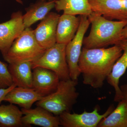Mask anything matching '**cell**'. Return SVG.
Segmentation results:
<instances>
[{
	"label": "cell",
	"instance_id": "6da1fadb",
	"mask_svg": "<svg viewBox=\"0 0 127 127\" xmlns=\"http://www.w3.org/2000/svg\"><path fill=\"white\" fill-rule=\"evenodd\" d=\"M123 53L119 45L108 48L83 47L78 65L83 84L94 89L101 88Z\"/></svg>",
	"mask_w": 127,
	"mask_h": 127
},
{
	"label": "cell",
	"instance_id": "7a4b0ae2",
	"mask_svg": "<svg viewBox=\"0 0 127 127\" xmlns=\"http://www.w3.org/2000/svg\"><path fill=\"white\" fill-rule=\"evenodd\" d=\"M88 17L91 28L88 35L83 39V47L92 49L119 45L127 21L110 20L93 11Z\"/></svg>",
	"mask_w": 127,
	"mask_h": 127
},
{
	"label": "cell",
	"instance_id": "3957f363",
	"mask_svg": "<svg viewBox=\"0 0 127 127\" xmlns=\"http://www.w3.org/2000/svg\"><path fill=\"white\" fill-rule=\"evenodd\" d=\"M78 83V81L71 79L60 80L56 90L37 102V106L43 108L55 116L70 112L79 96Z\"/></svg>",
	"mask_w": 127,
	"mask_h": 127
},
{
	"label": "cell",
	"instance_id": "277c9868",
	"mask_svg": "<svg viewBox=\"0 0 127 127\" xmlns=\"http://www.w3.org/2000/svg\"><path fill=\"white\" fill-rule=\"evenodd\" d=\"M46 50L37 43L33 30L28 28L15 40L3 58L9 64L33 62L41 57Z\"/></svg>",
	"mask_w": 127,
	"mask_h": 127
},
{
	"label": "cell",
	"instance_id": "5b68a950",
	"mask_svg": "<svg viewBox=\"0 0 127 127\" xmlns=\"http://www.w3.org/2000/svg\"><path fill=\"white\" fill-rule=\"evenodd\" d=\"M65 44L56 43L32 63V69L37 67L47 68L56 73L60 80L71 79L66 55Z\"/></svg>",
	"mask_w": 127,
	"mask_h": 127
},
{
	"label": "cell",
	"instance_id": "8992f818",
	"mask_svg": "<svg viewBox=\"0 0 127 127\" xmlns=\"http://www.w3.org/2000/svg\"><path fill=\"white\" fill-rule=\"evenodd\" d=\"M90 25L87 16L80 15L79 28L75 36L67 44L66 55L70 72V77L78 81L81 73L78 63L82 50L84 35Z\"/></svg>",
	"mask_w": 127,
	"mask_h": 127
},
{
	"label": "cell",
	"instance_id": "52a82bcc",
	"mask_svg": "<svg viewBox=\"0 0 127 127\" xmlns=\"http://www.w3.org/2000/svg\"><path fill=\"white\" fill-rule=\"evenodd\" d=\"M115 108L113 104L103 114L98 113L96 107L92 112L84 110L81 114L65 112L59 115L60 125L64 127H97L100 122L108 116Z\"/></svg>",
	"mask_w": 127,
	"mask_h": 127
},
{
	"label": "cell",
	"instance_id": "ba28073f",
	"mask_svg": "<svg viewBox=\"0 0 127 127\" xmlns=\"http://www.w3.org/2000/svg\"><path fill=\"white\" fill-rule=\"evenodd\" d=\"M25 29L23 14L20 11L13 12L10 20L0 23V51L3 57Z\"/></svg>",
	"mask_w": 127,
	"mask_h": 127
},
{
	"label": "cell",
	"instance_id": "9c48e42d",
	"mask_svg": "<svg viewBox=\"0 0 127 127\" xmlns=\"http://www.w3.org/2000/svg\"><path fill=\"white\" fill-rule=\"evenodd\" d=\"M60 16L56 12H50L33 30L34 36L37 43L46 50L57 42V28Z\"/></svg>",
	"mask_w": 127,
	"mask_h": 127
},
{
	"label": "cell",
	"instance_id": "30bf717a",
	"mask_svg": "<svg viewBox=\"0 0 127 127\" xmlns=\"http://www.w3.org/2000/svg\"><path fill=\"white\" fill-rule=\"evenodd\" d=\"M93 11L110 20L127 21V10L123 0H89Z\"/></svg>",
	"mask_w": 127,
	"mask_h": 127
},
{
	"label": "cell",
	"instance_id": "8fae6325",
	"mask_svg": "<svg viewBox=\"0 0 127 127\" xmlns=\"http://www.w3.org/2000/svg\"><path fill=\"white\" fill-rule=\"evenodd\" d=\"M32 88L45 96L56 90L60 79L56 73L47 68L37 67L32 69Z\"/></svg>",
	"mask_w": 127,
	"mask_h": 127
},
{
	"label": "cell",
	"instance_id": "7c38bea8",
	"mask_svg": "<svg viewBox=\"0 0 127 127\" xmlns=\"http://www.w3.org/2000/svg\"><path fill=\"white\" fill-rule=\"evenodd\" d=\"M23 116L22 122L24 127L31 125L43 127H58L60 126L59 116H54L51 113L41 107L34 109H21Z\"/></svg>",
	"mask_w": 127,
	"mask_h": 127
},
{
	"label": "cell",
	"instance_id": "4fadbf2b",
	"mask_svg": "<svg viewBox=\"0 0 127 127\" xmlns=\"http://www.w3.org/2000/svg\"><path fill=\"white\" fill-rule=\"evenodd\" d=\"M118 45L123 50V53L114 66L112 72L106 80L114 89L115 95L114 101L119 102L123 99L122 91L119 87L120 78L124 74L127 68V38L121 40Z\"/></svg>",
	"mask_w": 127,
	"mask_h": 127
},
{
	"label": "cell",
	"instance_id": "5bb4252c",
	"mask_svg": "<svg viewBox=\"0 0 127 127\" xmlns=\"http://www.w3.org/2000/svg\"><path fill=\"white\" fill-rule=\"evenodd\" d=\"M80 16L63 14L59 17L57 28V43L66 45L75 36L79 28Z\"/></svg>",
	"mask_w": 127,
	"mask_h": 127
},
{
	"label": "cell",
	"instance_id": "9a60e30c",
	"mask_svg": "<svg viewBox=\"0 0 127 127\" xmlns=\"http://www.w3.org/2000/svg\"><path fill=\"white\" fill-rule=\"evenodd\" d=\"M43 97L32 88L16 86L8 93L3 101L28 109L31 108L34 103Z\"/></svg>",
	"mask_w": 127,
	"mask_h": 127
},
{
	"label": "cell",
	"instance_id": "2e32d148",
	"mask_svg": "<svg viewBox=\"0 0 127 127\" xmlns=\"http://www.w3.org/2000/svg\"><path fill=\"white\" fill-rule=\"evenodd\" d=\"M56 0H39L26 9L23 15V21L25 28H30L38 21L41 20L55 8Z\"/></svg>",
	"mask_w": 127,
	"mask_h": 127
},
{
	"label": "cell",
	"instance_id": "e0dca14e",
	"mask_svg": "<svg viewBox=\"0 0 127 127\" xmlns=\"http://www.w3.org/2000/svg\"><path fill=\"white\" fill-rule=\"evenodd\" d=\"M32 63L31 62L9 64L8 68L13 83L17 87L32 88Z\"/></svg>",
	"mask_w": 127,
	"mask_h": 127
},
{
	"label": "cell",
	"instance_id": "ac0fdd59",
	"mask_svg": "<svg viewBox=\"0 0 127 127\" xmlns=\"http://www.w3.org/2000/svg\"><path fill=\"white\" fill-rule=\"evenodd\" d=\"M55 8L58 12L75 16H88L93 12L89 0H56Z\"/></svg>",
	"mask_w": 127,
	"mask_h": 127
},
{
	"label": "cell",
	"instance_id": "d6986e66",
	"mask_svg": "<svg viewBox=\"0 0 127 127\" xmlns=\"http://www.w3.org/2000/svg\"><path fill=\"white\" fill-rule=\"evenodd\" d=\"M98 127H127V102L120 101L116 108L99 123Z\"/></svg>",
	"mask_w": 127,
	"mask_h": 127
},
{
	"label": "cell",
	"instance_id": "ffe728a7",
	"mask_svg": "<svg viewBox=\"0 0 127 127\" xmlns=\"http://www.w3.org/2000/svg\"><path fill=\"white\" fill-rule=\"evenodd\" d=\"M23 114L13 104L0 106V127H24L22 122Z\"/></svg>",
	"mask_w": 127,
	"mask_h": 127
},
{
	"label": "cell",
	"instance_id": "44dd1931",
	"mask_svg": "<svg viewBox=\"0 0 127 127\" xmlns=\"http://www.w3.org/2000/svg\"><path fill=\"white\" fill-rule=\"evenodd\" d=\"M13 84L8 65L0 61V89L7 88Z\"/></svg>",
	"mask_w": 127,
	"mask_h": 127
},
{
	"label": "cell",
	"instance_id": "7402d4cb",
	"mask_svg": "<svg viewBox=\"0 0 127 127\" xmlns=\"http://www.w3.org/2000/svg\"><path fill=\"white\" fill-rule=\"evenodd\" d=\"M16 87V85L13 83L11 86L7 88L0 89V103L4 101V98L8 93Z\"/></svg>",
	"mask_w": 127,
	"mask_h": 127
},
{
	"label": "cell",
	"instance_id": "603a6c76",
	"mask_svg": "<svg viewBox=\"0 0 127 127\" xmlns=\"http://www.w3.org/2000/svg\"><path fill=\"white\" fill-rule=\"evenodd\" d=\"M123 96V99L127 102V84L122 85L120 87Z\"/></svg>",
	"mask_w": 127,
	"mask_h": 127
},
{
	"label": "cell",
	"instance_id": "cb8c5ba5",
	"mask_svg": "<svg viewBox=\"0 0 127 127\" xmlns=\"http://www.w3.org/2000/svg\"><path fill=\"white\" fill-rule=\"evenodd\" d=\"M122 36L123 39L127 38V25L123 29L122 32Z\"/></svg>",
	"mask_w": 127,
	"mask_h": 127
},
{
	"label": "cell",
	"instance_id": "d4e9b609",
	"mask_svg": "<svg viewBox=\"0 0 127 127\" xmlns=\"http://www.w3.org/2000/svg\"><path fill=\"white\" fill-rule=\"evenodd\" d=\"M15 0L17 2L20 3V4H23V2H22V1L21 0Z\"/></svg>",
	"mask_w": 127,
	"mask_h": 127
},
{
	"label": "cell",
	"instance_id": "484cf974",
	"mask_svg": "<svg viewBox=\"0 0 127 127\" xmlns=\"http://www.w3.org/2000/svg\"></svg>",
	"mask_w": 127,
	"mask_h": 127
}]
</instances>
